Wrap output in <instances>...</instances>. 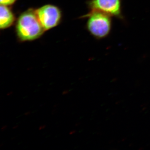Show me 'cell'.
Segmentation results:
<instances>
[{"label":"cell","mask_w":150,"mask_h":150,"mask_svg":"<svg viewBox=\"0 0 150 150\" xmlns=\"http://www.w3.org/2000/svg\"><path fill=\"white\" fill-rule=\"evenodd\" d=\"M15 29L18 40L22 42L36 40L45 31L39 21L35 9L32 8L20 15L16 22Z\"/></svg>","instance_id":"cell-1"},{"label":"cell","mask_w":150,"mask_h":150,"mask_svg":"<svg viewBox=\"0 0 150 150\" xmlns=\"http://www.w3.org/2000/svg\"><path fill=\"white\" fill-rule=\"evenodd\" d=\"M84 17L87 18L86 27L91 35L97 39H104L111 32V16L98 11H90Z\"/></svg>","instance_id":"cell-2"},{"label":"cell","mask_w":150,"mask_h":150,"mask_svg":"<svg viewBox=\"0 0 150 150\" xmlns=\"http://www.w3.org/2000/svg\"><path fill=\"white\" fill-rule=\"evenodd\" d=\"M35 11L39 21L45 31L58 26L62 21V11L54 5H45L36 9Z\"/></svg>","instance_id":"cell-3"},{"label":"cell","mask_w":150,"mask_h":150,"mask_svg":"<svg viewBox=\"0 0 150 150\" xmlns=\"http://www.w3.org/2000/svg\"><path fill=\"white\" fill-rule=\"evenodd\" d=\"M87 4L90 11H98L123 19L122 0H89Z\"/></svg>","instance_id":"cell-4"},{"label":"cell","mask_w":150,"mask_h":150,"mask_svg":"<svg viewBox=\"0 0 150 150\" xmlns=\"http://www.w3.org/2000/svg\"><path fill=\"white\" fill-rule=\"evenodd\" d=\"M15 16L9 6L1 5L0 28L4 30L11 27L16 21Z\"/></svg>","instance_id":"cell-5"},{"label":"cell","mask_w":150,"mask_h":150,"mask_svg":"<svg viewBox=\"0 0 150 150\" xmlns=\"http://www.w3.org/2000/svg\"><path fill=\"white\" fill-rule=\"evenodd\" d=\"M17 0H0V4L2 5L10 6L14 4Z\"/></svg>","instance_id":"cell-6"},{"label":"cell","mask_w":150,"mask_h":150,"mask_svg":"<svg viewBox=\"0 0 150 150\" xmlns=\"http://www.w3.org/2000/svg\"><path fill=\"white\" fill-rule=\"evenodd\" d=\"M70 91L69 90H65L62 93V94L64 95H67V94L69 93Z\"/></svg>","instance_id":"cell-7"},{"label":"cell","mask_w":150,"mask_h":150,"mask_svg":"<svg viewBox=\"0 0 150 150\" xmlns=\"http://www.w3.org/2000/svg\"><path fill=\"white\" fill-rule=\"evenodd\" d=\"M45 127H46V126H45V125H43V126H41L40 127H39V130H42V129H44Z\"/></svg>","instance_id":"cell-8"},{"label":"cell","mask_w":150,"mask_h":150,"mask_svg":"<svg viewBox=\"0 0 150 150\" xmlns=\"http://www.w3.org/2000/svg\"><path fill=\"white\" fill-rule=\"evenodd\" d=\"M7 128V126H6H6H3L2 128H1L2 131H4V130H5V129H6Z\"/></svg>","instance_id":"cell-9"},{"label":"cell","mask_w":150,"mask_h":150,"mask_svg":"<svg viewBox=\"0 0 150 150\" xmlns=\"http://www.w3.org/2000/svg\"><path fill=\"white\" fill-rule=\"evenodd\" d=\"M76 131L74 130V131H72L70 132V135H72V134H74L75 133H76Z\"/></svg>","instance_id":"cell-10"},{"label":"cell","mask_w":150,"mask_h":150,"mask_svg":"<svg viewBox=\"0 0 150 150\" xmlns=\"http://www.w3.org/2000/svg\"><path fill=\"white\" fill-rule=\"evenodd\" d=\"M30 111H28V112H25V115H29V114H30Z\"/></svg>","instance_id":"cell-11"},{"label":"cell","mask_w":150,"mask_h":150,"mask_svg":"<svg viewBox=\"0 0 150 150\" xmlns=\"http://www.w3.org/2000/svg\"><path fill=\"white\" fill-rule=\"evenodd\" d=\"M13 93V92H11L7 94V96H9L11 95Z\"/></svg>","instance_id":"cell-12"},{"label":"cell","mask_w":150,"mask_h":150,"mask_svg":"<svg viewBox=\"0 0 150 150\" xmlns=\"http://www.w3.org/2000/svg\"><path fill=\"white\" fill-rule=\"evenodd\" d=\"M18 127V126H14V127H13V129H16V128H17Z\"/></svg>","instance_id":"cell-13"}]
</instances>
